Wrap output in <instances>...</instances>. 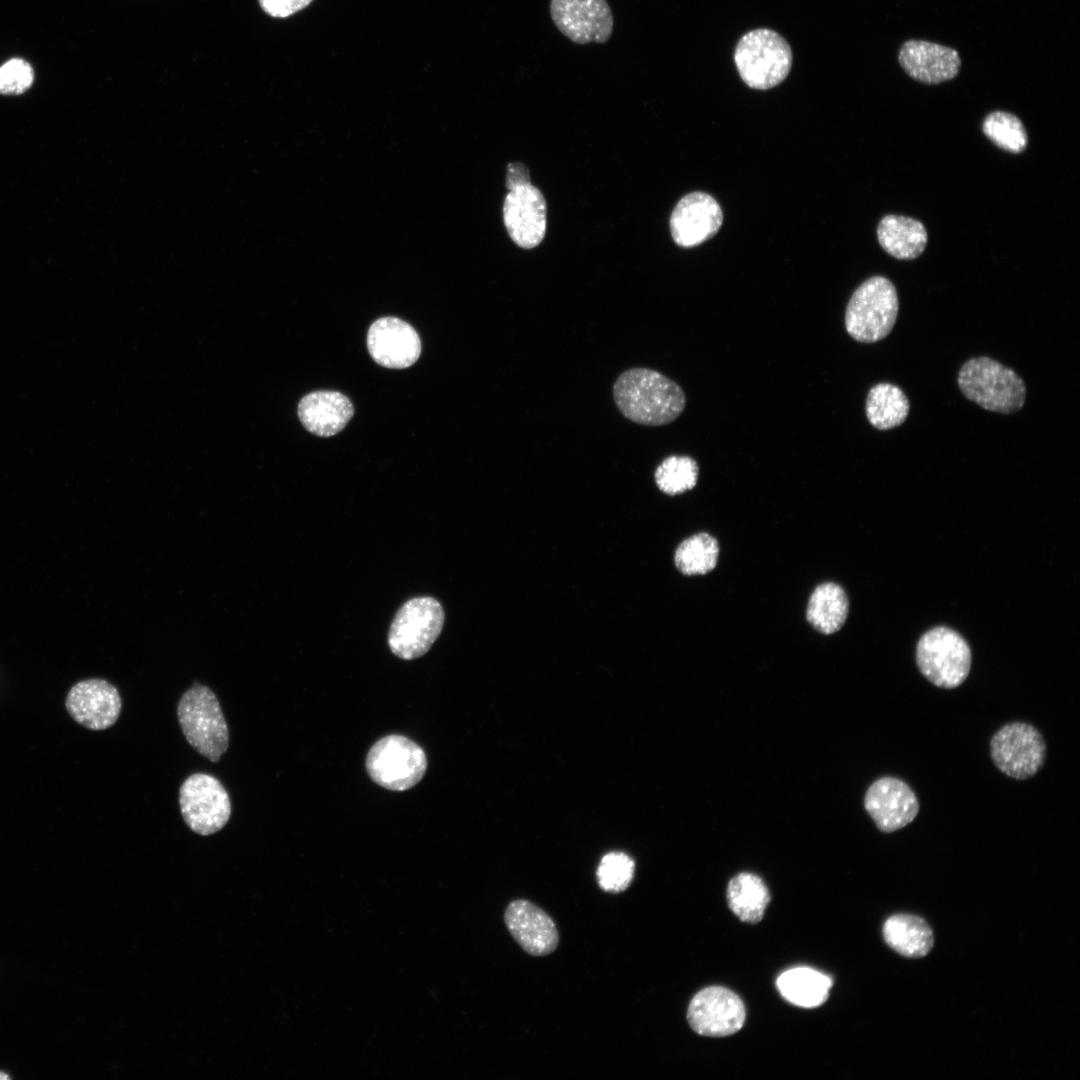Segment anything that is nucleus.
<instances>
[{
  "label": "nucleus",
  "instance_id": "1",
  "mask_svg": "<svg viewBox=\"0 0 1080 1080\" xmlns=\"http://www.w3.org/2000/svg\"><path fill=\"white\" fill-rule=\"evenodd\" d=\"M613 399L622 415L646 426L666 425L677 419L686 404L682 388L649 368H630L613 385Z\"/></svg>",
  "mask_w": 1080,
  "mask_h": 1080
},
{
  "label": "nucleus",
  "instance_id": "2",
  "mask_svg": "<svg viewBox=\"0 0 1080 1080\" xmlns=\"http://www.w3.org/2000/svg\"><path fill=\"white\" fill-rule=\"evenodd\" d=\"M734 62L742 81L757 90L771 89L788 76L793 62L792 49L778 32L758 28L745 33L737 42Z\"/></svg>",
  "mask_w": 1080,
  "mask_h": 1080
},
{
  "label": "nucleus",
  "instance_id": "3",
  "mask_svg": "<svg viewBox=\"0 0 1080 1080\" xmlns=\"http://www.w3.org/2000/svg\"><path fill=\"white\" fill-rule=\"evenodd\" d=\"M958 385L966 398L985 410L1010 414L1025 403L1026 388L1011 368L989 357L966 361L958 374Z\"/></svg>",
  "mask_w": 1080,
  "mask_h": 1080
},
{
  "label": "nucleus",
  "instance_id": "4",
  "mask_svg": "<svg viewBox=\"0 0 1080 1080\" xmlns=\"http://www.w3.org/2000/svg\"><path fill=\"white\" fill-rule=\"evenodd\" d=\"M177 716L188 743L211 762H218L229 746V731L214 692L196 684L181 697Z\"/></svg>",
  "mask_w": 1080,
  "mask_h": 1080
},
{
  "label": "nucleus",
  "instance_id": "5",
  "mask_svg": "<svg viewBox=\"0 0 1080 1080\" xmlns=\"http://www.w3.org/2000/svg\"><path fill=\"white\" fill-rule=\"evenodd\" d=\"M898 308L893 283L885 277L873 276L852 294L845 313L846 330L858 342L880 341L891 332Z\"/></svg>",
  "mask_w": 1080,
  "mask_h": 1080
},
{
  "label": "nucleus",
  "instance_id": "6",
  "mask_svg": "<svg viewBox=\"0 0 1080 1080\" xmlns=\"http://www.w3.org/2000/svg\"><path fill=\"white\" fill-rule=\"evenodd\" d=\"M971 650L965 639L948 627H935L918 641L916 663L921 674L944 689L960 686L971 668Z\"/></svg>",
  "mask_w": 1080,
  "mask_h": 1080
},
{
  "label": "nucleus",
  "instance_id": "7",
  "mask_svg": "<svg viewBox=\"0 0 1080 1080\" xmlns=\"http://www.w3.org/2000/svg\"><path fill=\"white\" fill-rule=\"evenodd\" d=\"M445 619L441 604L432 597H417L397 611L388 634L391 651L412 660L426 654L438 638Z\"/></svg>",
  "mask_w": 1080,
  "mask_h": 1080
},
{
  "label": "nucleus",
  "instance_id": "8",
  "mask_svg": "<svg viewBox=\"0 0 1080 1080\" xmlns=\"http://www.w3.org/2000/svg\"><path fill=\"white\" fill-rule=\"evenodd\" d=\"M427 758L423 749L401 735H389L369 750L366 769L371 779L392 791L415 786L424 776Z\"/></svg>",
  "mask_w": 1080,
  "mask_h": 1080
},
{
  "label": "nucleus",
  "instance_id": "9",
  "mask_svg": "<svg viewBox=\"0 0 1080 1080\" xmlns=\"http://www.w3.org/2000/svg\"><path fill=\"white\" fill-rule=\"evenodd\" d=\"M1046 742L1040 731L1026 722L1002 726L990 740L994 765L1006 776L1026 780L1039 772L1046 760Z\"/></svg>",
  "mask_w": 1080,
  "mask_h": 1080
},
{
  "label": "nucleus",
  "instance_id": "10",
  "mask_svg": "<svg viewBox=\"0 0 1080 1080\" xmlns=\"http://www.w3.org/2000/svg\"><path fill=\"white\" fill-rule=\"evenodd\" d=\"M179 805L184 822L202 836L221 830L231 816L226 789L218 779L205 773H195L184 780L179 790Z\"/></svg>",
  "mask_w": 1080,
  "mask_h": 1080
},
{
  "label": "nucleus",
  "instance_id": "11",
  "mask_svg": "<svg viewBox=\"0 0 1080 1080\" xmlns=\"http://www.w3.org/2000/svg\"><path fill=\"white\" fill-rule=\"evenodd\" d=\"M549 12L560 33L576 44H603L613 33L607 0H550Z\"/></svg>",
  "mask_w": 1080,
  "mask_h": 1080
},
{
  "label": "nucleus",
  "instance_id": "12",
  "mask_svg": "<svg viewBox=\"0 0 1080 1080\" xmlns=\"http://www.w3.org/2000/svg\"><path fill=\"white\" fill-rule=\"evenodd\" d=\"M745 1007L733 991L711 986L692 998L687 1012L690 1027L708 1037H726L738 1032L745 1022Z\"/></svg>",
  "mask_w": 1080,
  "mask_h": 1080
},
{
  "label": "nucleus",
  "instance_id": "13",
  "mask_svg": "<svg viewBox=\"0 0 1080 1080\" xmlns=\"http://www.w3.org/2000/svg\"><path fill=\"white\" fill-rule=\"evenodd\" d=\"M864 807L876 827L884 833L904 828L916 818L920 809L911 787L891 776L881 777L868 787Z\"/></svg>",
  "mask_w": 1080,
  "mask_h": 1080
},
{
  "label": "nucleus",
  "instance_id": "14",
  "mask_svg": "<svg viewBox=\"0 0 1080 1080\" xmlns=\"http://www.w3.org/2000/svg\"><path fill=\"white\" fill-rule=\"evenodd\" d=\"M546 201L531 184L509 190L504 205V224L512 241L531 249L540 244L546 231Z\"/></svg>",
  "mask_w": 1080,
  "mask_h": 1080
},
{
  "label": "nucleus",
  "instance_id": "15",
  "mask_svg": "<svg viewBox=\"0 0 1080 1080\" xmlns=\"http://www.w3.org/2000/svg\"><path fill=\"white\" fill-rule=\"evenodd\" d=\"M65 706L77 723L98 731L115 724L122 704L118 690L111 683L103 679H88L70 689Z\"/></svg>",
  "mask_w": 1080,
  "mask_h": 1080
},
{
  "label": "nucleus",
  "instance_id": "16",
  "mask_svg": "<svg viewBox=\"0 0 1080 1080\" xmlns=\"http://www.w3.org/2000/svg\"><path fill=\"white\" fill-rule=\"evenodd\" d=\"M722 222V209L711 195L691 192L679 200L671 214V235L681 247L697 246L713 237Z\"/></svg>",
  "mask_w": 1080,
  "mask_h": 1080
},
{
  "label": "nucleus",
  "instance_id": "17",
  "mask_svg": "<svg viewBox=\"0 0 1080 1080\" xmlns=\"http://www.w3.org/2000/svg\"><path fill=\"white\" fill-rule=\"evenodd\" d=\"M370 356L381 366L408 368L421 353V341L416 330L395 317H383L372 323L367 334Z\"/></svg>",
  "mask_w": 1080,
  "mask_h": 1080
},
{
  "label": "nucleus",
  "instance_id": "18",
  "mask_svg": "<svg viewBox=\"0 0 1080 1080\" xmlns=\"http://www.w3.org/2000/svg\"><path fill=\"white\" fill-rule=\"evenodd\" d=\"M505 924L520 947L530 955L545 956L558 946L559 935L554 921L541 908L527 900L511 902L504 916Z\"/></svg>",
  "mask_w": 1080,
  "mask_h": 1080
},
{
  "label": "nucleus",
  "instance_id": "19",
  "mask_svg": "<svg viewBox=\"0 0 1080 1080\" xmlns=\"http://www.w3.org/2000/svg\"><path fill=\"white\" fill-rule=\"evenodd\" d=\"M898 60L913 79L938 84L957 76L961 66L958 52L924 40H908L900 48Z\"/></svg>",
  "mask_w": 1080,
  "mask_h": 1080
},
{
  "label": "nucleus",
  "instance_id": "20",
  "mask_svg": "<svg viewBox=\"0 0 1080 1080\" xmlns=\"http://www.w3.org/2000/svg\"><path fill=\"white\" fill-rule=\"evenodd\" d=\"M354 414L351 401L336 391H315L304 396L298 405V416L311 433L330 437L345 428Z\"/></svg>",
  "mask_w": 1080,
  "mask_h": 1080
},
{
  "label": "nucleus",
  "instance_id": "21",
  "mask_svg": "<svg viewBox=\"0 0 1080 1080\" xmlns=\"http://www.w3.org/2000/svg\"><path fill=\"white\" fill-rule=\"evenodd\" d=\"M886 944L907 958L926 956L934 944L933 931L921 917L912 914H895L883 925Z\"/></svg>",
  "mask_w": 1080,
  "mask_h": 1080
},
{
  "label": "nucleus",
  "instance_id": "22",
  "mask_svg": "<svg viewBox=\"0 0 1080 1080\" xmlns=\"http://www.w3.org/2000/svg\"><path fill=\"white\" fill-rule=\"evenodd\" d=\"M877 237L887 253L904 260L920 256L927 244L924 225L916 219L901 215L883 217L877 228Z\"/></svg>",
  "mask_w": 1080,
  "mask_h": 1080
},
{
  "label": "nucleus",
  "instance_id": "23",
  "mask_svg": "<svg viewBox=\"0 0 1080 1080\" xmlns=\"http://www.w3.org/2000/svg\"><path fill=\"white\" fill-rule=\"evenodd\" d=\"M849 610L845 590L833 582L818 585L810 595L806 618L818 632L829 635L844 625Z\"/></svg>",
  "mask_w": 1080,
  "mask_h": 1080
},
{
  "label": "nucleus",
  "instance_id": "24",
  "mask_svg": "<svg viewBox=\"0 0 1080 1080\" xmlns=\"http://www.w3.org/2000/svg\"><path fill=\"white\" fill-rule=\"evenodd\" d=\"M832 979L809 967L783 972L776 981L780 994L790 1003L804 1008L822 1005L828 998Z\"/></svg>",
  "mask_w": 1080,
  "mask_h": 1080
},
{
  "label": "nucleus",
  "instance_id": "25",
  "mask_svg": "<svg viewBox=\"0 0 1080 1080\" xmlns=\"http://www.w3.org/2000/svg\"><path fill=\"white\" fill-rule=\"evenodd\" d=\"M727 901L730 910L741 921L754 924L762 920L770 894L759 876L742 872L730 880Z\"/></svg>",
  "mask_w": 1080,
  "mask_h": 1080
},
{
  "label": "nucleus",
  "instance_id": "26",
  "mask_svg": "<svg viewBox=\"0 0 1080 1080\" xmlns=\"http://www.w3.org/2000/svg\"><path fill=\"white\" fill-rule=\"evenodd\" d=\"M909 413V401L896 385L879 383L873 386L866 400V416L879 430H889L901 425Z\"/></svg>",
  "mask_w": 1080,
  "mask_h": 1080
},
{
  "label": "nucleus",
  "instance_id": "27",
  "mask_svg": "<svg viewBox=\"0 0 1080 1080\" xmlns=\"http://www.w3.org/2000/svg\"><path fill=\"white\" fill-rule=\"evenodd\" d=\"M719 544L710 534L701 532L683 540L677 547L674 562L684 575H703L712 571L718 561Z\"/></svg>",
  "mask_w": 1080,
  "mask_h": 1080
},
{
  "label": "nucleus",
  "instance_id": "28",
  "mask_svg": "<svg viewBox=\"0 0 1080 1080\" xmlns=\"http://www.w3.org/2000/svg\"><path fill=\"white\" fill-rule=\"evenodd\" d=\"M983 132L998 147L1011 153H1020L1027 146L1024 125L1009 112L994 111L988 114L983 121Z\"/></svg>",
  "mask_w": 1080,
  "mask_h": 1080
},
{
  "label": "nucleus",
  "instance_id": "29",
  "mask_svg": "<svg viewBox=\"0 0 1080 1080\" xmlns=\"http://www.w3.org/2000/svg\"><path fill=\"white\" fill-rule=\"evenodd\" d=\"M698 470L696 461L691 457L672 455L657 467L655 482L665 494H681L695 487Z\"/></svg>",
  "mask_w": 1080,
  "mask_h": 1080
},
{
  "label": "nucleus",
  "instance_id": "30",
  "mask_svg": "<svg viewBox=\"0 0 1080 1080\" xmlns=\"http://www.w3.org/2000/svg\"><path fill=\"white\" fill-rule=\"evenodd\" d=\"M596 876L602 890L620 893L632 882L634 862L623 852H610L601 859Z\"/></svg>",
  "mask_w": 1080,
  "mask_h": 1080
},
{
  "label": "nucleus",
  "instance_id": "31",
  "mask_svg": "<svg viewBox=\"0 0 1080 1080\" xmlns=\"http://www.w3.org/2000/svg\"><path fill=\"white\" fill-rule=\"evenodd\" d=\"M34 71L22 58H11L0 66V94L19 95L33 84Z\"/></svg>",
  "mask_w": 1080,
  "mask_h": 1080
},
{
  "label": "nucleus",
  "instance_id": "32",
  "mask_svg": "<svg viewBox=\"0 0 1080 1080\" xmlns=\"http://www.w3.org/2000/svg\"><path fill=\"white\" fill-rule=\"evenodd\" d=\"M313 0H258L262 10L275 18H286L307 7Z\"/></svg>",
  "mask_w": 1080,
  "mask_h": 1080
},
{
  "label": "nucleus",
  "instance_id": "33",
  "mask_svg": "<svg viewBox=\"0 0 1080 1080\" xmlns=\"http://www.w3.org/2000/svg\"><path fill=\"white\" fill-rule=\"evenodd\" d=\"M530 184L528 168L520 163H510L507 166L506 187L509 190Z\"/></svg>",
  "mask_w": 1080,
  "mask_h": 1080
},
{
  "label": "nucleus",
  "instance_id": "34",
  "mask_svg": "<svg viewBox=\"0 0 1080 1080\" xmlns=\"http://www.w3.org/2000/svg\"><path fill=\"white\" fill-rule=\"evenodd\" d=\"M2 1079H11V1077L6 1072L0 1071V1080H2Z\"/></svg>",
  "mask_w": 1080,
  "mask_h": 1080
}]
</instances>
